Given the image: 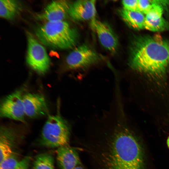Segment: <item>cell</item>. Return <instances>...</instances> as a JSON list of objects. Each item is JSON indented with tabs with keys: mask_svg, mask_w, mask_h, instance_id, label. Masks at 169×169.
<instances>
[{
	"mask_svg": "<svg viewBox=\"0 0 169 169\" xmlns=\"http://www.w3.org/2000/svg\"><path fill=\"white\" fill-rule=\"evenodd\" d=\"M21 5L17 0H1L0 16L8 20L13 19L20 13Z\"/></svg>",
	"mask_w": 169,
	"mask_h": 169,
	"instance_id": "obj_15",
	"label": "cell"
},
{
	"mask_svg": "<svg viewBox=\"0 0 169 169\" xmlns=\"http://www.w3.org/2000/svg\"><path fill=\"white\" fill-rule=\"evenodd\" d=\"M69 5L65 0L53 1L42 12L37 14L36 18L46 22L63 21L68 15Z\"/></svg>",
	"mask_w": 169,
	"mask_h": 169,
	"instance_id": "obj_11",
	"label": "cell"
},
{
	"mask_svg": "<svg viewBox=\"0 0 169 169\" xmlns=\"http://www.w3.org/2000/svg\"><path fill=\"white\" fill-rule=\"evenodd\" d=\"M153 4V0H138L139 11L146 15L151 9Z\"/></svg>",
	"mask_w": 169,
	"mask_h": 169,
	"instance_id": "obj_19",
	"label": "cell"
},
{
	"mask_svg": "<svg viewBox=\"0 0 169 169\" xmlns=\"http://www.w3.org/2000/svg\"><path fill=\"white\" fill-rule=\"evenodd\" d=\"M91 25L103 46L110 52L115 53L118 49V40L110 26L107 23L95 18L91 21Z\"/></svg>",
	"mask_w": 169,
	"mask_h": 169,
	"instance_id": "obj_8",
	"label": "cell"
},
{
	"mask_svg": "<svg viewBox=\"0 0 169 169\" xmlns=\"http://www.w3.org/2000/svg\"><path fill=\"white\" fill-rule=\"evenodd\" d=\"M20 161L17 155L14 152L11 156L0 162V169H14Z\"/></svg>",
	"mask_w": 169,
	"mask_h": 169,
	"instance_id": "obj_18",
	"label": "cell"
},
{
	"mask_svg": "<svg viewBox=\"0 0 169 169\" xmlns=\"http://www.w3.org/2000/svg\"><path fill=\"white\" fill-rule=\"evenodd\" d=\"M35 34L43 44L55 49H71L79 38L77 30L64 20L45 22L36 29Z\"/></svg>",
	"mask_w": 169,
	"mask_h": 169,
	"instance_id": "obj_3",
	"label": "cell"
},
{
	"mask_svg": "<svg viewBox=\"0 0 169 169\" xmlns=\"http://www.w3.org/2000/svg\"><path fill=\"white\" fill-rule=\"evenodd\" d=\"M23 96L22 91L18 90L4 98L0 104L1 117L25 122Z\"/></svg>",
	"mask_w": 169,
	"mask_h": 169,
	"instance_id": "obj_7",
	"label": "cell"
},
{
	"mask_svg": "<svg viewBox=\"0 0 169 169\" xmlns=\"http://www.w3.org/2000/svg\"><path fill=\"white\" fill-rule=\"evenodd\" d=\"M54 163L52 155L48 153L41 154L34 160L33 169H54Z\"/></svg>",
	"mask_w": 169,
	"mask_h": 169,
	"instance_id": "obj_16",
	"label": "cell"
},
{
	"mask_svg": "<svg viewBox=\"0 0 169 169\" xmlns=\"http://www.w3.org/2000/svg\"><path fill=\"white\" fill-rule=\"evenodd\" d=\"M74 169H84L83 167L80 165L76 167Z\"/></svg>",
	"mask_w": 169,
	"mask_h": 169,
	"instance_id": "obj_22",
	"label": "cell"
},
{
	"mask_svg": "<svg viewBox=\"0 0 169 169\" xmlns=\"http://www.w3.org/2000/svg\"></svg>",
	"mask_w": 169,
	"mask_h": 169,
	"instance_id": "obj_24",
	"label": "cell"
},
{
	"mask_svg": "<svg viewBox=\"0 0 169 169\" xmlns=\"http://www.w3.org/2000/svg\"><path fill=\"white\" fill-rule=\"evenodd\" d=\"M121 18L131 28L136 30L145 28L146 17L139 11H131L124 8L119 11Z\"/></svg>",
	"mask_w": 169,
	"mask_h": 169,
	"instance_id": "obj_14",
	"label": "cell"
},
{
	"mask_svg": "<svg viewBox=\"0 0 169 169\" xmlns=\"http://www.w3.org/2000/svg\"><path fill=\"white\" fill-rule=\"evenodd\" d=\"M16 132L13 127L2 125L0 131V162L11 156L16 143Z\"/></svg>",
	"mask_w": 169,
	"mask_h": 169,
	"instance_id": "obj_12",
	"label": "cell"
},
{
	"mask_svg": "<svg viewBox=\"0 0 169 169\" xmlns=\"http://www.w3.org/2000/svg\"><path fill=\"white\" fill-rule=\"evenodd\" d=\"M122 3L124 9L131 11H139L138 0H123Z\"/></svg>",
	"mask_w": 169,
	"mask_h": 169,
	"instance_id": "obj_20",
	"label": "cell"
},
{
	"mask_svg": "<svg viewBox=\"0 0 169 169\" xmlns=\"http://www.w3.org/2000/svg\"><path fill=\"white\" fill-rule=\"evenodd\" d=\"M31 158L26 156L21 160L17 166L14 169H28Z\"/></svg>",
	"mask_w": 169,
	"mask_h": 169,
	"instance_id": "obj_21",
	"label": "cell"
},
{
	"mask_svg": "<svg viewBox=\"0 0 169 169\" xmlns=\"http://www.w3.org/2000/svg\"><path fill=\"white\" fill-rule=\"evenodd\" d=\"M70 129L67 121L58 113L49 115L43 127L39 143L50 148L68 145Z\"/></svg>",
	"mask_w": 169,
	"mask_h": 169,
	"instance_id": "obj_4",
	"label": "cell"
},
{
	"mask_svg": "<svg viewBox=\"0 0 169 169\" xmlns=\"http://www.w3.org/2000/svg\"><path fill=\"white\" fill-rule=\"evenodd\" d=\"M95 0H78L70 4L68 15L76 21H91L96 13Z\"/></svg>",
	"mask_w": 169,
	"mask_h": 169,
	"instance_id": "obj_10",
	"label": "cell"
},
{
	"mask_svg": "<svg viewBox=\"0 0 169 169\" xmlns=\"http://www.w3.org/2000/svg\"><path fill=\"white\" fill-rule=\"evenodd\" d=\"M169 43L158 35L135 37L130 45L129 65L137 72L162 78L169 64Z\"/></svg>",
	"mask_w": 169,
	"mask_h": 169,
	"instance_id": "obj_1",
	"label": "cell"
},
{
	"mask_svg": "<svg viewBox=\"0 0 169 169\" xmlns=\"http://www.w3.org/2000/svg\"><path fill=\"white\" fill-rule=\"evenodd\" d=\"M23 101L25 115L28 117L35 118L48 113V105L42 95L26 93L23 95Z\"/></svg>",
	"mask_w": 169,
	"mask_h": 169,
	"instance_id": "obj_9",
	"label": "cell"
},
{
	"mask_svg": "<svg viewBox=\"0 0 169 169\" xmlns=\"http://www.w3.org/2000/svg\"><path fill=\"white\" fill-rule=\"evenodd\" d=\"M56 153L57 162L61 169H74L80 165L77 152L68 145L57 148Z\"/></svg>",
	"mask_w": 169,
	"mask_h": 169,
	"instance_id": "obj_13",
	"label": "cell"
},
{
	"mask_svg": "<svg viewBox=\"0 0 169 169\" xmlns=\"http://www.w3.org/2000/svg\"><path fill=\"white\" fill-rule=\"evenodd\" d=\"M100 56L91 48L83 44L75 48L67 56V68L70 70L84 69L100 61Z\"/></svg>",
	"mask_w": 169,
	"mask_h": 169,
	"instance_id": "obj_6",
	"label": "cell"
},
{
	"mask_svg": "<svg viewBox=\"0 0 169 169\" xmlns=\"http://www.w3.org/2000/svg\"><path fill=\"white\" fill-rule=\"evenodd\" d=\"M101 153L103 169H145L141 145L118 121Z\"/></svg>",
	"mask_w": 169,
	"mask_h": 169,
	"instance_id": "obj_2",
	"label": "cell"
},
{
	"mask_svg": "<svg viewBox=\"0 0 169 169\" xmlns=\"http://www.w3.org/2000/svg\"><path fill=\"white\" fill-rule=\"evenodd\" d=\"M167 143L168 146L169 148V136H168V139L167 140Z\"/></svg>",
	"mask_w": 169,
	"mask_h": 169,
	"instance_id": "obj_23",
	"label": "cell"
},
{
	"mask_svg": "<svg viewBox=\"0 0 169 169\" xmlns=\"http://www.w3.org/2000/svg\"><path fill=\"white\" fill-rule=\"evenodd\" d=\"M145 28L153 32H161L169 29V23L163 17L156 20L146 18Z\"/></svg>",
	"mask_w": 169,
	"mask_h": 169,
	"instance_id": "obj_17",
	"label": "cell"
},
{
	"mask_svg": "<svg viewBox=\"0 0 169 169\" xmlns=\"http://www.w3.org/2000/svg\"><path fill=\"white\" fill-rule=\"evenodd\" d=\"M27 49L26 61L33 70L41 74H44L49 70L50 61L44 47L30 32L26 33Z\"/></svg>",
	"mask_w": 169,
	"mask_h": 169,
	"instance_id": "obj_5",
	"label": "cell"
}]
</instances>
